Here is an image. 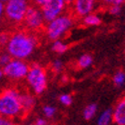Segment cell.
<instances>
[{
	"instance_id": "3957f363",
	"label": "cell",
	"mask_w": 125,
	"mask_h": 125,
	"mask_svg": "<svg viewBox=\"0 0 125 125\" xmlns=\"http://www.w3.org/2000/svg\"><path fill=\"white\" fill-rule=\"evenodd\" d=\"M75 17L71 13H63L55 19L46 22L44 26L45 35L51 41L61 39L64 37L74 25Z\"/></svg>"
},
{
	"instance_id": "f546056e",
	"label": "cell",
	"mask_w": 125,
	"mask_h": 125,
	"mask_svg": "<svg viewBox=\"0 0 125 125\" xmlns=\"http://www.w3.org/2000/svg\"><path fill=\"white\" fill-rule=\"evenodd\" d=\"M2 77H3V72H2V69L0 68V80L2 79Z\"/></svg>"
},
{
	"instance_id": "7a4b0ae2",
	"label": "cell",
	"mask_w": 125,
	"mask_h": 125,
	"mask_svg": "<svg viewBox=\"0 0 125 125\" xmlns=\"http://www.w3.org/2000/svg\"><path fill=\"white\" fill-rule=\"evenodd\" d=\"M20 94L16 88H6L0 92V116L2 118L16 119L25 115Z\"/></svg>"
},
{
	"instance_id": "d6986e66",
	"label": "cell",
	"mask_w": 125,
	"mask_h": 125,
	"mask_svg": "<svg viewBox=\"0 0 125 125\" xmlns=\"http://www.w3.org/2000/svg\"><path fill=\"white\" fill-rule=\"evenodd\" d=\"M51 69L54 73H61L64 69V65H63V62L59 59L54 60L53 62L51 63Z\"/></svg>"
},
{
	"instance_id": "9c48e42d",
	"label": "cell",
	"mask_w": 125,
	"mask_h": 125,
	"mask_svg": "<svg viewBox=\"0 0 125 125\" xmlns=\"http://www.w3.org/2000/svg\"><path fill=\"white\" fill-rule=\"evenodd\" d=\"M96 0H74L71 3V14L75 18H83L94 11Z\"/></svg>"
},
{
	"instance_id": "d6a6232c",
	"label": "cell",
	"mask_w": 125,
	"mask_h": 125,
	"mask_svg": "<svg viewBox=\"0 0 125 125\" xmlns=\"http://www.w3.org/2000/svg\"><path fill=\"white\" fill-rule=\"evenodd\" d=\"M26 125H35L34 123H28V124H26Z\"/></svg>"
},
{
	"instance_id": "4dcf8cb0",
	"label": "cell",
	"mask_w": 125,
	"mask_h": 125,
	"mask_svg": "<svg viewBox=\"0 0 125 125\" xmlns=\"http://www.w3.org/2000/svg\"><path fill=\"white\" fill-rule=\"evenodd\" d=\"M0 1H1L2 3H4V4H5L6 2H8V0H0Z\"/></svg>"
},
{
	"instance_id": "ac0fdd59",
	"label": "cell",
	"mask_w": 125,
	"mask_h": 125,
	"mask_svg": "<svg viewBox=\"0 0 125 125\" xmlns=\"http://www.w3.org/2000/svg\"><path fill=\"white\" fill-rule=\"evenodd\" d=\"M42 112H43L44 117L49 119V118H53L55 116L57 109L53 105H44L42 108Z\"/></svg>"
},
{
	"instance_id": "4316f807",
	"label": "cell",
	"mask_w": 125,
	"mask_h": 125,
	"mask_svg": "<svg viewBox=\"0 0 125 125\" xmlns=\"http://www.w3.org/2000/svg\"><path fill=\"white\" fill-rule=\"evenodd\" d=\"M48 1H49V0H34V4L41 8V7H43Z\"/></svg>"
},
{
	"instance_id": "4fadbf2b",
	"label": "cell",
	"mask_w": 125,
	"mask_h": 125,
	"mask_svg": "<svg viewBox=\"0 0 125 125\" xmlns=\"http://www.w3.org/2000/svg\"><path fill=\"white\" fill-rule=\"evenodd\" d=\"M93 63V57L90 54H82L76 62V66L79 69H87Z\"/></svg>"
},
{
	"instance_id": "e0dca14e",
	"label": "cell",
	"mask_w": 125,
	"mask_h": 125,
	"mask_svg": "<svg viewBox=\"0 0 125 125\" xmlns=\"http://www.w3.org/2000/svg\"><path fill=\"white\" fill-rule=\"evenodd\" d=\"M113 83L117 87H121L125 83V72L119 70L113 76Z\"/></svg>"
},
{
	"instance_id": "6da1fadb",
	"label": "cell",
	"mask_w": 125,
	"mask_h": 125,
	"mask_svg": "<svg viewBox=\"0 0 125 125\" xmlns=\"http://www.w3.org/2000/svg\"><path fill=\"white\" fill-rule=\"evenodd\" d=\"M38 44L39 39L34 32L21 29L10 34L5 49L12 58L26 60L34 53Z\"/></svg>"
},
{
	"instance_id": "f1b7e54d",
	"label": "cell",
	"mask_w": 125,
	"mask_h": 125,
	"mask_svg": "<svg viewBox=\"0 0 125 125\" xmlns=\"http://www.w3.org/2000/svg\"><path fill=\"white\" fill-rule=\"evenodd\" d=\"M64 1H65V3H66L67 5H71V3L73 2L74 0H64Z\"/></svg>"
},
{
	"instance_id": "7402d4cb",
	"label": "cell",
	"mask_w": 125,
	"mask_h": 125,
	"mask_svg": "<svg viewBox=\"0 0 125 125\" xmlns=\"http://www.w3.org/2000/svg\"><path fill=\"white\" fill-rule=\"evenodd\" d=\"M10 38V33L8 32H0V47H6Z\"/></svg>"
},
{
	"instance_id": "ffe728a7",
	"label": "cell",
	"mask_w": 125,
	"mask_h": 125,
	"mask_svg": "<svg viewBox=\"0 0 125 125\" xmlns=\"http://www.w3.org/2000/svg\"><path fill=\"white\" fill-rule=\"evenodd\" d=\"M72 96L70 94H67V93H64V94H61L59 96V102L64 106H70L72 104Z\"/></svg>"
},
{
	"instance_id": "8fae6325",
	"label": "cell",
	"mask_w": 125,
	"mask_h": 125,
	"mask_svg": "<svg viewBox=\"0 0 125 125\" xmlns=\"http://www.w3.org/2000/svg\"><path fill=\"white\" fill-rule=\"evenodd\" d=\"M20 99H21V105H22V109L24 114L29 113L30 111H32L33 108L35 107L36 104V99L34 97V94L29 92H24L20 94Z\"/></svg>"
},
{
	"instance_id": "277c9868",
	"label": "cell",
	"mask_w": 125,
	"mask_h": 125,
	"mask_svg": "<svg viewBox=\"0 0 125 125\" xmlns=\"http://www.w3.org/2000/svg\"><path fill=\"white\" fill-rule=\"evenodd\" d=\"M25 79L31 93H33L34 95L42 94L47 88L48 77L46 70L38 63L29 65V70Z\"/></svg>"
},
{
	"instance_id": "30bf717a",
	"label": "cell",
	"mask_w": 125,
	"mask_h": 125,
	"mask_svg": "<svg viewBox=\"0 0 125 125\" xmlns=\"http://www.w3.org/2000/svg\"><path fill=\"white\" fill-rule=\"evenodd\" d=\"M112 120L117 125H125V96L114 106L112 110Z\"/></svg>"
},
{
	"instance_id": "52a82bcc",
	"label": "cell",
	"mask_w": 125,
	"mask_h": 125,
	"mask_svg": "<svg viewBox=\"0 0 125 125\" xmlns=\"http://www.w3.org/2000/svg\"><path fill=\"white\" fill-rule=\"evenodd\" d=\"M22 23L25 28L31 32H37V31L43 29L46 22L42 11H41V8L36 5H30L26 11Z\"/></svg>"
},
{
	"instance_id": "ba28073f",
	"label": "cell",
	"mask_w": 125,
	"mask_h": 125,
	"mask_svg": "<svg viewBox=\"0 0 125 125\" xmlns=\"http://www.w3.org/2000/svg\"><path fill=\"white\" fill-rule=\"evenodd\" d=\"M67 6L68 5L65 3L64 0H49L43 7H41L45 22H49L61 14L65 13Z\"/></svg>"
},
{
	"instance_id": "5bb4252c",
	"label": "cell",
	"mask_w": 125,
	"mask_h": 125,
	"mask_svg": "<svg viewBox=\"0 0 125 125\" xmlns=\"http://www.w3.org/2000/svg\"><path fill=\"white\" fill-rule=\"evenodd\" d=\"M68 44L64 41H62L61 39L58 40H54L52 41V45H51V49L52 51H54L57 54H63L68 50Z\"/></svg>"
},
{
	"instance_id": "603a6c76",
	"label": "cell",
	"mask_w": 125,
	"mask_h": 125,
	"mask_svg": "<svg viewBox=\"0 0 125 125\" xmlns=\"http://www.w3.org/2000/svg\"><path fill=\"white\" fill-rule=\"evenodd\" d=\"M108 11L112 15H118L121 12V5L120 4H111L108 6Z\"/></svg>"
},
{
	"instance_id": "836d02e7",
	"label": "cell",
	"mask_w": 125,
	"mask_h": 125,
	"mask_svg": "<svg viewBox=\"0 0 125 125\" xmlns=\"http://www.w3.org/2000/svg\"><path fill=\"white\" fill-rule=\"evenodd\" d=\"M47 125H49V124H47Z\"/></svg>"
},
{
	"instance_id": "8992f818",
	"label": "cell",
	"mask_w": 125,
	"mask_h": 125,
	"mask_svg": "<svg viewBox=\"0 0 125 125\" xmlns=\"http://www.w3.org/2000/svg\"><path fill=\"white\" fill-rule=\"evenodd\" d=\"M29 70V64L25 60L12 58L8 63L2 67L3 76L12 81H20L26 78Z\"/></svg>"
},
{
	"instance_id": "cb8c5ba5",
	"label": "cell",
	"mask_w": 125,
	"mask_h": 125,
	"mask_svg": "<svg viewBox=\"0 0 125 125\" xmlns=\"http://www.w3.org/2000/svg\"><path fill=\"white\" fill-rule=\"evenodd\" d=\"M102 4L106 5V6H109L111 4H122L125 2V0H101Z\"/></svg>"
},
{
	"instance_id": "7c38bea8",
	"label": "cell",
	"mask_w": 125,
	"mask_h": 125,
	"mask_svg": "<svg viewBox=\"0 0 125 125\" xmlns=\"http://www.w3.org/2000/svg\"><path fill=\"white\" fill-rule=\"evenodd\" d=\"M82 19V23L85 26H98L101 23V18L99 15L95 13H89L88 15L84 16Z\"/></svg>"
},
{
	"instance_id": "44dd1931",
	"label": "cell",
	"mask_w": 125,
	"mask_h": 125,
	"mask_svg": "<svg viewBox=\"0 0 125 125\" xmlns=\"http://www.w3.org/2000/svg\"><path fill=\"white\" fill-rule=\"evenodd\" d=\"M11 59H12V57L9 55L7 51L0 52V67H4Z\"/></svg>"
},
{
	"instance_id": "d4e9b609",
	"label": "cell",
	"mask_w": 125,
	"mask_h": 125,
	"mask_svg": "<svg viewBox=\"0 0 125 125\" xmlns=\"http://www.w3.org/2000/svg\"><path fill=\"white\" fill-rule=\"evenodd\" d=\"M34 124H35V125H47L48 123H47L46 118H44V117H38V118L35 120Z\"/></svg>"
},
{
	"instance_id": "2e32d148",
	"label": "cell",
	"mask_w": 125,
	"mask_h": 125,
	"mask_svg": "<svg viewBox=\"0 0 125 125\" xmlns=\"http://www.w3.org/2000/svg\"><path fill=\"white\" fill-rule=\"evenodd\" d=\"M96 112H97L96 104L95 103L88 104V105L84 108V110H83V117H84L85 120H91L96 115Z\"/></svg>"
},
{
	"instance_id": "484cf974",
	"label": "cell",
	"mask_w": 125,
	"mask_h": 125,
	"mask_svg": "<svg viewBox=\"0 0 125 125\" xmlns=\"http://www.w3.org/2000/svg\"><path fill=\"white\" fill-rule=\"evenodd\" d=\"M1 125H18V123L14 121V119H4L3 118Z\"/></svg>"
},
{
	"instance_id": "5b68a950",
	"label": "cell",
	"mask_w": 125,
	"mask_h": 125,
	"mask_svg": "<svg viewBox=\"0 0 125 125\" xmlns=\"http://www.w3.org/2000/svg\"><path fill=\"white\" fill-rule=\"evenodd\" d=\"M29 6V0H8L4 4V16L9 23L21 24Z\"/></svg>"
},
{
	"instance_id": "1f68e13d",
	"label": "cell",
	"mask_w": 125,
	"mask_h": 125,
	"mask_svg": "<svg viewBox=\"0 0 125 125\" xmlns=\"http://www.w3.org/2000/svg\"><path fill=\"white\" fill-rule=\"evenodd\" d=\"M2 121H3V118H2L1 116H0V125H1V124H2Z\"/></svg>"
},
{
	"instance_id": "9a60e30c",
	"label": "cell",
	"mask_w": 125,
	"mask_h": 125,
	"mask_svg": "<svg viewBox=\"0 0 125 125\" xmlns=\"http://www.w3.org/2000/svg\"><path fill=\"white\" fill-rule=\"evenodd\" d=\"M112 121V110L111 109H106L98 117L97 120V125H110Z\"/></svg>"
},
{
	"instance_id": "83f0119b",
	"label": "cell",
	"mask_w": 125,
	"mask_h": 125,
	"mask_svg": "<svg viewBox=\"0 0 125 125\" xmlns=\"http://www.w3.org/2000/svg\"><path fill=\"white\" fill-rule=\"evenodd\" d=\"M3 16H4V3L0 1V24H1Z\"/></svg>"
}]
</instances>
